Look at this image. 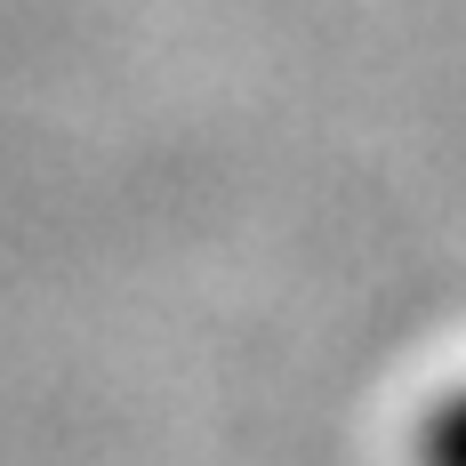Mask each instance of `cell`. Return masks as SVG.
<instances>
[{
	"label": "cell",
	"instance_id": "obj_1",
	"mask_svg": "<svg viewBox=\"0 0 466 466\" xmlns=\"http://www.w3.org/2000/svg\"><path fill=\"white\" fill-rule=\"evenodd\" d=\"M419 466H466V386L419 419Z\"/></svg>",
	"mask_w": 466,
	"mask_h": 466
}]
</instances>
